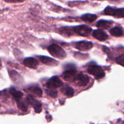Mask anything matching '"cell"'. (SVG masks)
<instances>
[{"mask_svg":"<svg viewBox=\"0 0 124 124\" xmlns=\"http://www.w3.org/2000/svg\"><path fill=\"white\" fill-rule=\"evenodd\" d=\"M49 53L54 58L60 59H64L66 56V53L61 47L56 44H52L48 47Z\"/></svg>","mask_w":124,"mask_h":124,"instance_id":"obj_1","label":"cell"},{"mask_svg":"<svg viewBox=\"0 0 124 124\" xmlns=\"http://www.w3.org/2000/svg\"><path fill=\"white\" fill-rule=\"evenodd\" d=\"M87 71L90 75L94 76L96 79H102L105 76V74L103 69L101 67L96 65L90 66L87 69Z\"/></svg>","mask_w":124,"mask_h":124,"instance_id":"obj_2","label":"cell"},{"mask_svg":"<svg viewBox=\"0 0 124 124\" xmlns=\"http://www.w3.org/2000/svg\"><path fill=\"white\" fill-rule=\"evenodd\" d=\"M104 13L107 15L113 16L116 18H124V8H115L113 7L108 6L104 10Z\"/></svg>","mask_w":124,"mask_h":124,"instance_id":"obj_3","label":"cell"},{"mask_svg":"<svg viewBox=\"0 0 124 124\" xmlns=\"http://www.w3.org/2000/svg\"><path fill=\"white\" fill-rule=\"evenodd\" d=\"M90 81V78L87 75L84 74H77L75 76V79H73V82L78 86L80 87H84L88 84Z\"/></svg>","mask_w":124,"mask_h":124,"instance_id":"obj_4","label":"cell"},{"mask_svg":"<svg viewBox=\"0 0 124 124\" xmlns=\"http://www.w3.org/2000/svg\"><path fill=\"white\" fill-rule=\"evenodd\" d=\"M74 31L80 36H88L92 32V29L87 25H81L75 27Z\"/></svg>","mask_w":124,"mask_h":124,"instance_id":"obj_5","label":"cell"},{"mask_svg":"<svg viewBox=\"0 0 124 124\" xmlns=\"http://www.w3.org/2000/svg\"><path fill=\"white\" fill-rule=\"evenodd\" d=\"M63 85V82L58 76H53L51 78L46 84V85L48 88L54 89L61 87Z\"/></svg>","mask_w":124,"mask_h":124,"instance_id":"obj_6","label":"cell"},{"mask_svg":"<svg viewBox=\"0 0 124 124\" xmlns=\"http://www.w3.org/2000/svg\"><path fill=\"white\" fill-rule=\"evenodd\" d=\"M93 45L92 42L86 41H82L76 42V44H75V47L79 50L85 52V51H87L91 49L93 47Z\"/></svg>","mask_w":124,"mask_h":124,"instance_id":"obj_7","label":"cell"},{"mask_svg":"<svg viewBox=\"0 0 124 124\" xmlns=\"http://www.w3.org/2000/svg\"><path fill=\"white\" fill-rule=\"evenodd\" d=\"M28 102L29 104H31L33 107L34 109H35L36 113H40L42 110V105L41 103L37 100L34 99L33 97L31 95H29L27 98Z\"/></svg>","mask_w":124,"mask_h":124,"instance_id":"obj_8","label":"cell"},{"mask_svg":"<svg viewBox=\"0 0 124 124\" xmlns=\"http://www.w3.org/2000/svg\"><path fill=\"white\" fill-rule=\"evenodd\" d=\"M39 59L43 64L48 65V66H56L58 64V61L53 58L45 56H39Z\"/></svg>","mask_w":124,"mask_h":124,"instance_id":"obj_9","label":"cell"},{"mask_svg":"<svg viewBox=\"0 0 124 124\" xmlns=\"http://www.w3.org/2000/svg\"><path fill=\"white\" fill-rule=\"evenodd\" d=\"M24 64L30 69H36L39 65V62L33 58H27L24 60Z\"/></svg>","mask_w":124,"mask_h":124,"instance_id":"obj_10","label":"cell"},{"mask_svg":"<svg viewBox=\"0 0 124 124\" xmlns=\"http://www.w3.org/2000/svg\"><path fill=\"white\" fill-rule=\"evenodd\" d=\"M77 73L76 69H69L64 73L62 76L65 81H73Z\"/></svg>","mask_w":124,"mask_h":124,"instance_id":"obj_11","label":"cell"},{"mask_svg":"<svg viewBox=\"0 0 124 124\" xmlns=\"http://www.w3.org/2000/svg\"><path fill=\"white\" fill-rule=\"evenodd\" d=\"M93 37L95 38L98 40L100 41H104L106 39H107L108 36L107 34L102 30H96L93 31Z\"/></svg>","mask_w":124,"mask_h":124,"instance_id":"obj_12","label":"cell"},{"mask_svg":"<svg viewBox=\"0 0 124 124\" xmlns=\"http://www.w3.org/2000/svg\"><path fill=\"white\" fill-rule=\"evenodd\" d=\"M111 25H112V24H111V22L105 20H100L97 23V27L98 28L102 29H105V30L108 29L109 28L111 27Z\"/></svg>","mask_w":124,"mask_h":124,"instance_id":"obj_13","label":"cell"},{"mask_svg":"<svg viewBox=\"0 0 124 124\" xmlns=\"http://www.w3.org/2000/svg\"><path fill=\"white\" fill-rule=\"evenodd\" d=\"M81 19L85 22L87 23H92L94 21L97 19V16L94 14H90V13H87V14L83 15L81 16Z\"/></svg>","mask_w":124,"mask_h":124,"instance_id":"obj_14","label":"cell"},{"mask_svg":"<svg viewBox=\"0 0 124 124\" xmlns=\"http://www.w3.org/2000/svg\"><path fill=\"white\" fill-rule=\"evenodd\" d=\"M27 90L30 93H31L33 95L36 96L41 97L42 94V90L37 87H31L28 88Z\"/></svg>","mask_w":124,"mask_h":124,"instance_id":"obj_15","label":"cell"},{"mask_svg":"<svg viewBox=\"0 0 124 124\" xmlns=\"http://www.w3.org/2000/svg\"><path fill=\"white\" fill-rule=\"evenodd\" d=\"M61 90L62 93H64L67 96L71 97L74 95V90L70 86H65L61 88Z\"/></svg>","mask_w":124,"mask_h":124,"instance_id":"obj_16","label":"cell"},{"mask_svg":"<svg viewBox=\"0 0 124 124\" xmlns=\"http://www.w3.org/2000/svg\"><path fill=\"white\" fill-rule=\"evenodd\" d=\"M111 35L115 37H119L123 35V31L119 27H115L111 29L110 31Z\"/></svg>","mask_w":124,"mask_h":124,"instance_id":"obj_17","label":"cell"},{"mask_svg":"<svg viewBox=\"0 0 124 124\" xmlns=\"http://www.w3.org/2000/svg\"><path fill=\"white\" fill-rule=\"evenodd\" d=\"M10 94L13 96V98H14L15 99H16L17 101H18L19 99H21V98H22V96H23V93H22L21 92L16 90L13 88L10 89Z\"/></svg>","mask_w":124,"mask_h":124,"instance_id":"obj_18","label":"cell"},{"mask_svg":"<svg viewBox=\"0 0 124 124\" xmlns=\"http://www.w3.org/2000/svg\"><path fill=\"white\" fill-rule=\"evenodd\" d=\"M46 93H47V95L52 98H56L58 95L57 91L53 90H46Z\"/></svg>","mask_w":124,"mask_h":124,"instance_id":"obj_19","label":"cell"},{"mask_svg":"<svg viewBox=\"0 0 124 124\" xmlns=\"http://www.w3.org/2000/svg\"><path fill=\"white\" fill-rule=\"evenodd\" d=\"M17 105H18V107L23 111H26L27 110V108L23 102L20 101H17Z\"/></svg>","mask_w":124,"mask_h":124,"instance_id":"obj_20","label":"cell"},{"mask_svg":"<svg viewBox=\"0 0 124 124\" xmlns=\"http://www.w3.org/2000/svg\"><path fill=\"white\" fill-rule=\"evenodd\" d=\"M116 62L117 64L124 67V54H122V55L117 57L116 58Z\"/></svg>","mask_w":124,"mask_h":124,"instance_id":"obj_21","label":"cell"},{"mask_svg":"<svg viewBox=\"0 0 124 124\" xmlns=\"http://www.w3.org/2000/svg\"><path fill=\"white\" fill-rule=\"evenodd\" d=\"M8 2H22L24 0H4Z\"/></svg>","mask_w":124,"mask_h":124,"instance_id":"obj_22","label":"cell"}]
</instances>
